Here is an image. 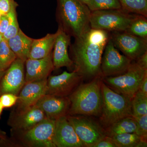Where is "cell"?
I'll use <instances>...</instances> for the list:
<instances>
[{"label":"cell","instance_id":"1","mask_svg":"<svg viewBox=\"0 0 147 147\" xmlns=\"http://www.w3.org/2000/svg\"><path fill=\"white\" fill-rule=\"evenodd\" d=\"M109 32L90 28L79 37L71 46L74 70L83 80L101 77V60L109 39Z\"/></svg>","mask_w":147,"mask_h":147},{"label":"cell","instance_id":"2","mask_svg":"<svg viewBox=\"0 0 147 147\" xmlns=\"http://www.w3.org/2000/svg\"><path fill=\"white\" fill-rule=\"evenodd\" d=\"M57 21L59 27L74 38L90 28L91 11L78 0H57Z\"/></svg>","mask_w":147,"mask_h":147},{"label":"cell","instance_id":"3","mask_svg":"<svg viewBox=\"0 0 147 147\" xmlns=\"http://www.w3.org/2000/svg\"><path fill=\"white\" fill-rule=\"evenodd\" d=\"M102 77H98L88 83L81 84L69 96L70 115L100 117L102 107Z\"/></svg>","mask_w":147,"mask_h":147},{"label":"cell","instance_id":"4","mask_svg":"<svg viewBox=\"0 0 147 147\" xmlns=\"http://www.w3.org/2000/svg\"><path fill=\"white\" fill-rule=\"evenodd\" d=\"M101 90L102 107L99 122L104 128L123 118L132 116L131 98L113 90L102 80Z\"/></svg>","mask_w":147,"mask_h":147},{"label":"cell","instance_id":"5","mask_svg":"<svg viewBox=\"0 0 147 147\" xmlns=\"http://www.w3.org/2000/svg\"><path fill=\"white\" fill-rule=\"evenodd\" d=\"M146 74L147 69L136 62L131 63L122 74L105 77L102 78V81L113 90L131 99Z\"/></svg>","mask_w":147,"mask_h":147},{"label":"cell","instance_id":"6","mask_svg":"<svg viewBox=\"0 0 147 147\" xmlns=\"http://www.w3.org/2000/svg\"><path fill=\"white\" fill-rule=\"evenodd\" d=\"M134 15L123 9L91 11V28L109 32L126 31Z\"/></svg>","mask_w":147,"mask_h":147},{"label":"cell","instance_id":"7","mask_svg":"<svg viewBox=\"0 0 147 147\" xmlns=\"http://www.w3.org/2000/svg\"><path fill=\"white\" fill-rule=\"evenodd\" d=\"M67 117L84 147H94L106 136L105 129L90 118L73 115Z\"/></svg>","mask_w":147,"mask_h":147},{"label":"cell","instance_id":"8","mask_svg":"<svg viewBox=\"0 0 147 147\" xmlns=\"http://www.w3.org/2000/svg\"><path fill=\"white\" fill-rule=\"evenodd\" d=\"M131 61L130 59L119 53L110 37L101 60V77L103 78L122 74L128 69Z\"/></svg>","mask_w":147,"mask_h":147},{"label":"cell","instance_id":"9","mask_svg":"<svg viewBox=\"0 0 147 147\" xmlns=\"http://www.w3.org/2000/svg\"><path fill=\"white\" fill-rule=\"evenodd\" d=\"M55 120L46 117L23 132V142L30 146L55 147L53 142Z\"/></svg>","mask_w":147,"mask_h":147},{"label":"cell","instance_id":"10","mask_svg":"<svg viewBox=\"0 0 147 147\" xmlns=\"http://www.w3.org/2000/svg\"><path fill=\"white\" fill-rule=\"evenodd\" d=\"M110 38L115 47L131 61L147 52V40L127 32H114Z\"/></svg>","mask_w":147,"mask_h":147},{"label":"cell","instance_id":"11","mask_svg":"<svg viewBox=\"0 0 147 147\" xmlns=\"http://www.w3.org/2000/svg\"><path fill=\"white\" fill-rule=\"evenodd\" d=\"M83 80L75 71H64L59 75L49 76L47 79L46 94L68 97Z\"/></svg>","mask_w":147,"mask_h":147},{"label":"cell","instance_id":"12","mask_svg":"<svg viewBox=\"0 0 147 147\" xmlns=\"http://www.w3.org/2000/svg\"><path fill=\"white\" fill-rule=\"evenodd\" d=\"M24 63L17 58L6 70L0 81V96L7 93L18 96L26 83Z\"/></svg>","mask_w":147,"mask_h":147},{"label":"cell","instance_id":"13","mask_svg":"<svg viewBox=\"0 0 147 147\" xmlns=\"http://www.w3.org/2000/svg\"><path fill=\"white\" fill-rule=\"evenodd\" d=\"M53 142L55 147H84L67 115L55 120Z\"/></svg>","mask_w":147,"mask_h":147},{"label":"cell","instance_id":"14","mask_svg":"<svg viewBox=\"0 0 147 147\" xmlns=\"http://www.w3.org/2000/svg\"><path fill=\"white\" fill-rule=\"evenodd\" d=\"M46 117L41 109L34 105L17 110L11 116L9 123L13 129L24 131L32 128Z\"/></svg>","mask_w":147,"mask_h":147},{"label":"cell","instance_id":"15","mask_svg":"<svg viewBox=\"0 0 147 147\" xmlns=\"http://www.w3.org/2000/svg\"><path fill=\"white\" fill-rule=\"evenodd\" d=\"M35 105L41 109L47 118L56 120L62 116L67 115L70 102L68 97L46 94L40 98Z\"/></svg>","mask_w":147,"mask_h":147},{"label":"cell","instance_id":"16","mask_svg":"<svg viewBox=\"0 0 147 147\" xmlns=\"http://www.w3.org/2000/svg\"><path fill=\"white\" fill-rule=\"evenodd\" d=\"M25 63L26 65V83L47 79L55 69L52 53L42 59L29 58Z\"/></svg>","mask_w":147,"mask_h":147},{"label":"cell","instance_id":"17","mask_svg":"<svg viewBox=\"0 0 147 147\" xmlns=\"http://www.w3.org/2000/svg\"><path fill=\"white\" fill-rule=\"evenodd\" d=\"M54 44L53 54V65L55 69L62 67L73 68L74 64L69 55L68 48L71 43V36L60 28H58Z\"/></svg>","mask_w":147,"mask_h":147},{"label":"cell","instance_id":"18","mask_svg":"<svg viewBox=\"0 0 147 147\" xmlns=\"http://www.w3.org/2000/svg\"><path fill=\"white\" fill-rule=\"evenodd\" d=\"M47 79L25 83L18 95L17 110L35 105L47 92Z\"/></svg>","mask_w":147,"mask_h":147},{"label":"cell","instance_id":"19","mask_svg":"<svg viewBox=\"0 0 147 147\" xmlns=\"http://www.w3.org/2000/svg\"><path fill=\"white\" fill-rule=\"evenodd\" d=\"M33 40L20 29L17 34L7 41L9 46L17 58L25 63L29 58Z\"/></svg>","mask_w":147,"mask_h":147},{"label":"cell","instance_id":"20","mask_svg":"<svg viewBox=\"0 0 147 147\" xmlns=\"http://www.w3.org/2000/svg\"><path fill=\"white\" fill-rule=\"evenodd\" d=\"M57 34V32L55 34H47L42 38L33 39L29 58L42 59L51 54L54 47Z\"/></svg>","mask_w":147,"mask_h":147},{"label":"cell","instance_id":"21","mask_svg":"<svg viewBox=\"0 0 147 147\" xmlns=\"http://www.w3.org/2000/svg\"><path fill=\"white\" fill-rule=\"evenodd\" d=\"M137 129V122L132 116L121 119L105 128L106 135L110 137L123 133H136Z\"/></svg>","mask_w":147,"mask_h":147},{"label":"cell","instance_id":"22","mask_svg":"<svg viewBox=\"0 0 147 147\" xmlns=\"http://www.w3.org/2000/svg\"><path fill=\"white\" fill-rule=\"evenodd\" d=\"M125 32L147 40V17L138 14L134 15Z\"/></svg>","mask_w":147,"mask_h":147},{"label":"cell","instance_id":"23","mask_svg":"<svg viewBox=\"0 0 147 147\" xmlns=\"http://www.w3.org/2000/svg\"><path fill=\"white\" fill-rule=\"evenodd\" d=\"M17 57L9 46L7 40L3 38L0 42V71H5Z\"/></svg>","mask_w":147,"mask_h":147},{"label":"cell","instance_id":"24","mask_svg":"<svg viewBox=\"0 0 147 147\" xmlns=\"http://www.w3.org/2000/svg\"><path fill=\"white\" fill-rule=\"evenodd\" d=\"M122 9L147 17V0H119Z\"/></svg>","mask_w":147,"mask_h":147},{"label":"cell","instance_id":"25","mask_svg":"<svg viewBox=\"0 0 147 147\" xmlns=\"http://www.w3.org/2000/svg\"><path fill=\"white\" fill-rule=\"evenodd\" d=\"M132 117L147 115V95L138 90L131 99Z\"/></svg>","mask_w":147,"mask_h":147},{"label":"cell","instance_id":"26","mask_svg":"<svg viewBox=\"0 0 147 147\" xmlns=\"http://www.w3.org/2000/svg\"><path fill=\"white\" fill-rule=\"evenodd\" d=\"M118 147H136L142 138L135 133H123L111 137Z\"/></svg>","mask_w":147,"mask_h":147},{"label":"cell","instance_id":"27","mask_svg":"<svg viewBox=\"0 0 147 147\" xmlns=\"http://www.w3.org/2000/svg\"><path fill=\"white\" fill-rule=\"evenodd\" d=\"M87 6L91 11L122 9L119 0H89Z\"/></svg>","mask_w":147,"mask_h":147},{"label":"cell","instance_id":"28","mask_svg":"<svg viewBox=\"0 0 147 147\" xmlns=\"http://www.w3.org/2000/svg\"><path fill=\"white\" fill-rule=\"evenodd\" d=\"M16 7H13L7 14L9 18V24L6 32L3 35V38L6 40L15 36L18 33L20 29L16 14Z\"/></svg>","mask_w":147,"mask_h":147},{"label":"cell","instance_id":"29","mask_svg":"<svg viewBox=\"0 0 147 147\" xmlns=\"http://www.w3.org/2000/svg\"><path fill=\"white\" fill-rule=\"evenodd\" d=\"M134 118L137 123V129L135 133L141 137L142 139H147V115Z\"/></svg>","mask_w":147,"mask_h":147},{"label":"cell","instance_id":"30","mask_svg":"<svg viewBox=\"0 0 147 147\" xmlns=\"http://www.w3.org/2000/svg\"><path fill=\"white\" fill-rule=\"evenodd\" d=\"M18 99V96L12 94H4L0 96V101L3 108H9L15 105Z\"/></svg>","mask_w":147,"mask_h":147},{"label":"cell","instance_id":"31","mask_svg":"<svg viewBox=\"0 0 147 147\" xmlns=\"http://www.w3.org/2000/svg\"><path fill=\"white\" fill-rule=\"evenodd\" d=\"M18 3L14 0H0V12L7 14L14 7H17Z\"/></svg>","mask_w":147,"mask_h":147},{"label":"cell","instance_id":"32","mask_svg":"<svg viewBox=\"0 0 147 147\" xmlns=\"http://www.w3.org/2000/svg\"><path fill=\"white\" fill-rule=\"evenodd\" d=\"M94 147H118L111 137L107 136L98 142Z\"/></svg>","mask_w":147,"mask_h":147},{"label":"cell","instance_id":"33","mask_svg":"<svg viewBox=\"0 0 147 147\" xmlns=\"http://www.w3.org/2000/svg\"><path fill=\"white\" fill-rule=\"evenodd\" d=\"M9 18L7 14H3L0 18V34L3 35L8 28Z\"/></svg>","mask_w":147,"mask_h":147},{"label":"cell","instance_id":"34","mask_svg":"<svg viewBox=\"0 0 147 147\" xmlns=\"http://www.w3.org/2000/svg\"><path fill=\"white\" fill-rule=\"evenodd\" d=\"M136 61L140 65L147 69V52L140 56Z\"/></svg>","mask_w":147,"mask_h":147},{"label":"cell","instance_id":"35","mask_svg":"<svg viewBox=\"0 0 147 147\" xmlns=\"http://www.w3.org/2000/svg\"><path fill=\"white\" fill-rule=\"evenodd\" d=\"M138 90L145 94L147 95V74L144 77Z\"/></svg>","mask_w":147,"mask_h":147},{"label":"cell","instance_id":"36","mask_svg":"<svg viewBox=\"0 0 147 147\" xmlns=\"http://www.w3.org/2000/svg\"><path fill=\"white\" fill-rule=\"evenodd\" d=\"M147 147V139H141L136 145V147Z\"/></svg>","mask_w":147,"mask_h":147},{"label":"cell","instance_id":"37","mask_svg":"<svg viewBox=\"0 0 147 147\" xmlns=\"http://www.w3.org/2000/svg\"><path fill=\"white\" fill-rule=\"evenodd\" d=\"M6 139V134L5 131H3L0 128V140L5 141Z\"/></svg>","mask_w":147,"mask_h":147},{"label":"cell","instance_id":"38","mask_svg":"<svg viewBox=\"0 0 147 147\" xmlns=\"http://www.w3.org/2000/svg\"><path fill=\"white\" fill-rule=\"evenodd\" d=\"M3 108L2 104L1 103V101H0V118H1V115L2 113V111Z\"/></svg>","mask_w":147,"mask_h":147},{"label":"cell","instance_id":"39","mask_svg":"<svg viewBox=\"0 0 147 147\" xmlns=\"http://www.w3.org/2000/svg\"><path fill=\"white\" fill-rule=\"evenodd\" d=\"M78 1H79L82 3H84L86 5H87L88 4V3L89 1V0H78Z\"/></svg>","mask_w":147,"mask_h":147},{"label":"cell","instance_id":"40","mask_svg":"<svg viewBox=\"0 0 147 147\" xmlns=\"http://www.w3.org/2000/svg\"><path fill=\"white\" fill-rule=\"evenodd\" d=\"M5 71H0V81H1V79L3 75L4 74Z\"/></svg>","mask_w":147,"mask_h":147},{"label":"cell","instance_id":"41","mask_svg":"<svg viewBox=\"0 0 147 147\" xmlns=\"http://www.w3.org/2000/svg\"><path fill=\"white\" fill-rule=\"evenodd\" d=\"M3 38V36L0 34V42H1V40H2Z\"/></svg>","mask_w":147,"mask_h":147},{"label":"cell","instance_id":"42","mask_svg":"<svg viewBox=\"0 0 147 147\" xmlns=\"http://www.w3.org/2000/svg\"><path fill=\"white\" fill-rule=\"evenodd\" d=\"M2 15V14L1 13V12H0V18H1V16Z\"/></svg>","mask_w":147,"mask_h":147}]
</instances>
